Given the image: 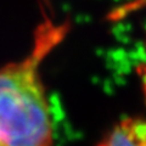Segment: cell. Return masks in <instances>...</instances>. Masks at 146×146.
<instances>
[{
    "label": "cell",
    "instance_id": "obj_1",
    "mask_svg": "<svg viewBox=\"0 0 146 146\" xmlns=\"http://www.w3.org/2000/svg\"><path fill=\"white\" fill-rule=\"evenodd\" d=\"M67 26L45 22L32 51L0 67V146H54V124L40 76L44 58L65 38Z\"/></svg>",
    "mask_w": 146,
    "mask_h": 146
},
{
    "label": "cell",
    "instance_id": "obj_2",
    "mask_svg": "<svg viewBox=\"0 0 146 146\" xmlns=\"http://www.w3.org/2000/svg\"><path fill=\"white\" fill-rule=\"evenodd\" d=\"M96 146H146V117L122 118L105 133Z\"/></svg>",
    "mask_w": 146,
    "mask_h": 146
}]
</instances>
